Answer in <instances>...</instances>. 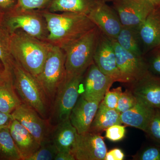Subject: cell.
I'll return each mask as SVG.
<instances>
[{
  "label": "cell",
  "mask_w": 160,
  "mask_h": 160,
  "mask_svg": "<svg viewBox=\"0 0 160 160\" xmlns=\"http://www.w3.org/2000/svg\"><path fill=\"white\" fill-rule=\"evenodd\" d=\"M47 23L49 34L46 42L62 48L96 27L87 15L73 12L62 13L40 10Z\"/></svg>",
  "instance_id": "1"
},
{
  "label": "cell",
  "mask_w": 160,
  "mask_h": 160,
  "mask_svg": "<svg viewBox=\"0 0 160 160\" xmlns=\"http://www.w3.org/2000/svg\"><path fill=\"white\" fill-rule=\"evenodd\" d=\"M52 45L22 30L10 35V49L15 61L37 77L43 69Z\"/></svg>",
  "instance_id": "2"
},
{
  "label": "cell",
  "mask_w": 160,
  "mask_h": 160,
  "mask_svg": "<svg viewBox=\"0 0 160 160\" xmlns=\"http://www.w3.org/2000/svg\"><path fill=\"white\" fill-rule=\"evenodd\" d=\"M100 32L97 26L81 37L61 48L65 53L66 76L85 74L93 62Z\"/></svg>",
  "instance_id": "3"
},
{
  "label": "cell",
  "mask_w": 160,
  "mask_h": 160,
  "mask_svg": "<svg viewBox=\"0 0 160 160\" xmlns=\"http://www.w3.org/2000/svg\"><path fill=\"white\" fill-rule=\"evenodd\" d=\"M13 86L22 102L49 119L51 105L37 79L15 61L12 71Z\"/></svg>",
  "instance_id": "4"
},
{
  "label": "cell",
  "mask_w": 160,
  "mask_h": 160,
  "mask_svg": "<svg viewBox=\"0 0 160 160\" xmlns=\"http://www.w3.org/2000/svg\"><path fill=\"white\" fill-rule=\"evenodd\" d=\"M1 22L10 34L22 30L46 42L49 34L47 23L40 10L22 9L16 6L2 15Z\"/></svg>",
  "instance_id": "5"
},
{
  "label": "cell",
  "mask_w": 160,
  "mask_h": 160,
  "mask_svg": "<svg viewBox=\"0 0 160 160\" xmlns=\"http://www.w3.org/2000/svg\"><path fill=\"white\" fill-rule=\"evenodd\" d=\"M65 62L66 55L62 49L52 45L43 69L36 77L51 106L58 89L66 79Z\"/></svg>",
  "instance_id": "6"
},
{
  "label": "cell",
  "mask_w": 160,
  "mask_h": 160,
  "mask_svg": "<svg viewBox=\"0 0 160 160\" xmlns=\"http://www.w3.org/2000/svg\"><path fill=\"white\" fill-rule=\"evenodd\" d=\"M84 75L66 76L58 89L49 113V120L52 126L69 119L70 112L81 95V84Z\"/></svg>",
  "instance_id": "7"
},
{
  "label": "cell",
  "mask_w": 160,
  "mask_h": 160,
  "mask_svg": "<svg viewBox=\"0 0 160 160\" xmlns=\"http://www.w3.org/2000/svg\"><path fill=\"white\" fill-rule=\"evenodd\" d=\"M11 114L14 119L31 133L40 145L50 139L52 125L49 119L41 117L30 106L22 103Z\"/></svg>",
  "instance_id": "8"
},
{
  "label": "cell",
  "mask_w": 160,
  "mask_h": 160,
  "mask_svg": "<svg viewBox=\"0 0 160 160\" xmlns=\"http://www.w3.org/2000/svg\"><path fill=\"white\" fill-rule=\"evenodd\" d=\"M112 2L122 25L136 29L155 8L147 0H114Z\"/></svg>",
  "instance_id": "9"
},
{
  "label": "cell",
  "mask_w": 160,
  "mask_h": 160,
  "mask_svg": "<svg viewBox=\"0 0 160 160\" xmlns=\"http://www.w3.org/2000/svg\"><path fill=\"white\" fill-rule=\"evenodd\" d=\"M115 82L112 78L103 73L93 62L83 76L81 95L88 101L101 102Z\"/></svg>",
  "instance_id": "10"
},
{
  "label": "cell",
  "mask_w": 160,
  "mask_h": 160,
  "mask_svg": "<svg viewBox=\"0 0 160 160\" xmlns=\"http://www.w3.org/2000/svg\"><path fill=\"white\" fill-rule=\"evenodd\" d=\"M110 40L115 53L118 68L126 83H131L139 79L149 71L144 56H138L123 49L116 39Z\"/></svg>",
  "instance_id": "11"
},
{
  "label": "cell",
  "mask_w": 160,
  "mask_h": 160,
  "mask_svg": "<svg viewBox=\"0 0 160 160\" xmlns=\"http://www.w3.org/2000/svg\"><path fill=\"white\" fill-rule=\"evenodd\" d=\"M107 152L102 137L89 131L78 133L71 150L77 160H104Z\"/></svg>",
  "instance_id": "12"
},
{
  "label": "cell",
  "mask_w": 160,
  "mask_h": 160,
  "mask_svg": "<svg viewBox=\"0 0 160 160\" xmlns=\"http://www.w3.org/2000/svg\"><path fill=\"white\" fill-rule=\"evenodd\" d=\"M87 15L102 33L110 39L117 38L123 26L117 12L105 0H98Z\"/></svg>",
  "instance_id": "13"
},
{
  "label": "cell",
  "mask_w": 160,
  "mask_h": 160,
  "mask_svg": "<svg viewBox=\"0 0 160 160\" xmlns=\"http://www.w3.org/2000/svg\"><path fill=\"white\" fill-rule=\"evenodd\" d=\"M93 62L103 73L112 78L115 82L126 83L118 68L115 53L111 41L101 32Z\"/></svg>",
  "instance_id": "14"
},
{
  "label": "cell",
  "mask_w": 160,
  "mask_h": 160,
  "mask_svg": "<svg viewBox=\"0 0 160 160\" xmlns=\"http://www.w3.org/2000/svg\"><path fill=\"white\" fill-rule=\"evenodd\" d=\"M130 84V90L138 101L154 109H160V77L149 71Z\"/></svg>",
  "instance_id": "15"
},
{
  "label": "cell",
  "mask_w": 160,
  "mask_h": 160,
  "mask_svg": "<svg viewBox=\"0 0 160 160\" xmlns=\"http://www.w3.org/2000/svg\"><path fill=\"white\" fill-rule=\"evenodd\" d=\"M101 102L89 101L80 95L69 119L78 134L89 131Z\"/></svg>",
  "instance_id": "16"
},
{
  "label": "cell",
  "mask_w": 160,
  "mask_h": 160,
  "mask_svg": "<svg viewBox=\"0 0 160 160\" xmlns=\"http://www.w3.org/2000/svg\"><path fill=\"white\" fill-rule=\"evenodd\" d=\"M137 29L144 54L160 48V8H155Z\"/></svg>",
  "instance_id": "17"
},
{
  "label": "cell",
  "mask_w": 160,
  "mask_h": 160,
  "mask_svg": "<svg viewBox=\"0 0 160 160\" xmlns=\"http://www.w3.org/2000/svg\"><path fill=\"white\" fill-rule=\"evenodd\" d=\"M9 129L22 160H26L40 148L37 140L17 120L13 119Z\"/></svg>",
  "instance_id": "18"
},
{
  "label": "cell",
  "mask_w": 160,
  "mask_h": 160,
  "mask_svg": "<svg viewBox=\"0 0 160 160\" xmlns=\"http://www.w3.org/2000/svg\"><path fill=\"white\" fill-rule=\"evenodd\" d=\"M78 132L69 119L52 126L50 139L58 152H71Z\"/></svg>",
  "instance_id": "19"
},
{
  "label": "cell",
  "mask_w": 160,
  "mask_h": 160,
  "mask_svg": "<svg viewBox=\"0 0 160 160\" xmlns=\"http://www.w3.org/2000/svg\"><path fill=\"white\" fill-rule=\"evenodd\" d=\"M154 111V108L138 101L133 107L121 113V122L145 132Z\"/></svg>",
  "instance_id": "20"
},
{
  "label": "cell",
  "mask_w": 160,
  "mask_h": 160,
  "mask_svg": "<svg viewBox=\"0 0 160 160\" xmlns=\"http://www.w3.org/2000/svg\"><path fill=\"white\" fill-rule=\"evenodd\" d=\"M121 113L116 109H109L100 102L89 131L101 134L110 126L122 124Z\"/></svg>",
  "instance_id": "21"
},
{
  "label": "cell",
  "mask_w": 160,
  "mask_h": 160,
  "mask_svg": "<svg viewBox=\"0 0 160 160\" xmlns=\"http://www.w3.org/2000/svg\"><path fill=\"white\" fill-rule=\"evenodd\" d=\"M98 0H53L46 10L52 12H69L87 15Z\"/></svg>",
  "instance_id": "22"
},
{
  "label": "cell",
  "mask_w": 160,
  "mask_h": 160,
  "mask_svg": "<svg viewBox=\"0 0 160 160\" xmlns=\"http://www.w3.org/2000/svg\"><path fill=\"white\" fill-rule=\"evenodd\" d=\"M22 102L13 86L12 75L0 85V112L11 114Z\"/></svg>",
  "instance_id": "23"
},
{
  "label": "cell",
  "mask_w": 160,
  "mask_h": 160,
  "mask_svg": "<svg viewBox=\"0 0 160 160\" xmlns=\"http://www.w3.org/2000/svg\"><path fill=\"white\" fill-rule=\"evenodd\" d=\"M116 40L123 49L138 56H144L141 49L142 42L136 28L123 26Z\"/></svg>",
  "instance_id": "24"
},
{
  "label": "cell",
  "mask_w": 160,
  "mask_h": 160,
  "mask_svg": "<svg viewBox=\"0 0 160 160\" xmlns=\"http://www.w3.org/2000/svg\"><path fill=\"white\" fill-rule=\"evenodd\" d=\"M0 158L7 160H22L9 127L0 129Z\"/></svg>",
  "instance_id": "25"
},
{
  "label": "cell",
  "mask_w": 160,
  "mask_h": 160,
  "mask_svg": "<svg viewBox=\"0 0 160 160\" xmlns=\"http://www.w3.org/2000/svg\"><path fill=\"white\" fill-rule=\"evenodd\" d=\"M10 35L0 21V62L5 70L9 72H12L14 62L10 52Z\"/></svg>",
  "instance_id": "26"
},
{
  "label": "cell",
  "mask_w": 160,
  "mask_h": 160,
  "mask_svg": "<svg viewBox=\"0 0 160 160\" xmlns=\"http://www.w3.org/2000/svg\"><path fill=\"white\" fill-rule=\"evenodd\" d=\"M58 151L50 139L41 144L40 148L26 160H54Z\"/></svg>",
  "instance_id": "27"
},
{
  "label": "cell",
  "mask_w": 160,
  "mask_h": 160,
  "mask_svg": "<svg viewBox=\"0 0 160 160\" xmlns=\"http://www.w3.org/2000/svg\"><path fill=\"white\" fill-rule=\"evenodd\" d=\"M145 132L155 144L160 146V109H155L154 113Z\"/></svg>",
  "instance_id": "28"
},
{
  "label": "cell",
  "mask_w": 160,
  "mask_h": 160,
  "mask_svg": "<svg viewBox=\"0 0 160 160\" xmlns=\"http://www.w3.org/2000/svg\"><path fill=\"white\" fill-rule=\"evenodd\" d=\"M137 102V99L131 90L126 89L120 96L116 110L121 114L131 109Z\"/></svg>",
  "instance_id": "29"
},
{
  "label": "cell",
  "mask_w": 160,
  "mask_h": 160,
  "mask_svg": "<svg viewBox=\"0 0 160 160\" xmlns=\"http://www.w3.org/2000/svg\"><path fill=\"white\" fill-rule=\"evenodd\" d=\"M132 158L136 160H160V146L155 144L146 146Z\"/></svg>",
  "instance_id": "30"
},
{
  "label": "cell",
  "mask_w": 160,
  "mask_h": 160,
  "mask_svg": "<svg viewBox=\"0 0 160 160\" xmlns=\"http://www.w3.org/2000/svg\"><path fill=\"white\" fill-rule=\"evenodd\" d=\"M53 0H17V6L22 9L28 10H44L47 9Z\"/></svg>",
  "instance_id": "31"
},
{
  "label": "cell",
  "mask_w": 160,
  "mask_h": 160,
  "mask_svg": "<svg viewBox=\"0 0 160 160\" xmlns=\"http://www.w3.org/2000/svg\"><path fill=\"white\" fill-rule=\"evenodd\" d=\"M122 92V91L121 87L109 90L106 92L101 102L109 109H116Z\"/></svg>",
  "instance_id": "32"
},
{
  "label": "cell",
  "mask_w": 160,
  "mask_h": 160,
  "mask_svg": "<svg viewBox=\"0 0 160 160\" xmlns=\"http://www.w3.org/2000/svg\"><path fill=\"white\" fill-rule=\"evenodd\" d=\"M149 52V58L146 60L149 70L160 77V48H156Z\"/></svg>",
  "instance_id": "33"
},
{
  "label": "cell",
  "mask_w": 160,
  "mask_h": 160,
  "mask_svg": "<svg viewBox=\"0 0 160 160\" xmlns=\"http://www.w3.org/2000/svg\"><path fill=\"white\" fill-rule=\"evenodd\" d=\"M106 137L112 142H118L122 139L126 135V128L121 124H116L106 129Z\"/></svg>",
  "instance_id": "34"
},
{
  "label": "cell",
  "mask_w": 160,
  "mask_h": 160,
  "mask_svg": "<svg viewBox=\"0 0 160 160\" xmlns=\"http://www.w3.org/2000/svg\"><path fill=\"white\" fill-rule=\"evenodd\" d=\"M17 5V0H0V13L5 14L12 10Z\"/></svg>",
  "instance_id": "35"
},
{
  "label": "cell",
  "mask_w": 160,
  "mask_h": 160,
  "mask_svg": "<svg viewBox=\"0 0 160 160\" xmlns=\"http://www.w3.org/2000/svg\"><path fill=\"white\" fill-rule=\"evenodd\" d=\"M125 154L121 149L115 148L106 153L104 160H123Z\"/></svg>",
  "instance_id": "36"
},
{
  "label": "cell",
  "mask_w": 160,
  "mask_h": 160,
  "mask_svg": "<svg viewBox=\"0 0 160 160\" xmlns=\"http://www.w3.org/2000/svg\"><path fill=\"white\" fill-rule=\"evenodd\" d=\"M13 120L11 114L0 112V129L5 127H9Z\"/></svg>",
  "instance_id": "37"
},
{
  "label": "cell",
  "mask_w": 160,
  "mask_h": 160,
  "mask_svg": "<svg viewBox=\"0 0 160 160\" xmlns=\"http://www.w3.org/2000/svg\"><path fill=\"white\" fill-rule=\"evenodd\" d=\"M54 160H76L71 152H58Z\"/></svg>",
  "instance_id": "38"
},
{
  "label": "cell",
  "mask_w": 160,
  "mask_h": 160,
  "mask_svg": "<svg viewBox=\"0 0 160 160\" xmlns=\"http://www.w3.org/2000/svg\"><path fill=\"white\" fill-rule=\"evenodd\" d=\"M12 76V72H9L4 68H0V85L5 82Z\"/></svg>",
  "instance_id": "39"
},
{
  "label": "cell",
  "mask_w": 160,
  "mask_h": 160,
  "mask_svg": "<svg viewBox=\"0 0 160 160\" xmlns=\"http://www.w3.org/2000/svg\"><path fill=\"white\" fill-rule=\"evenodd\" d=\"M114 0H105L106 2H112ZM154 6L155 8H160V0H147Z\"/></svg>",
  "instance_id": "40"
},
{
  "label": "cell",
  "mask_w": 160,
  "mask_h": 160,
  "mask_svg": "<svg viewBox=\"0 0 160 160\" xmlns=\"http://www.w3.org/2000/svg\"><path fill=\"white\" fill-rule=\"evenodd\" d=\"M0 68H4L2 64V63L1 62H0Z\"/></svg>",
  "instance_id": "41"
},
{
  "label": "cell",
  "mask_w": 160,
  "mask_h": 160,
  "mask_svg": "<svg viewBox=\"0 0 160 160\" xmlns=\"http://www.w3.org/2000/svg\"><path fill=\"white\" fill-rule=\"evenodd\" d=\"M2 15L0 13V21H1V18H2Z\"/></svg>",
  "instance_id": "42"
}]
</instances>
